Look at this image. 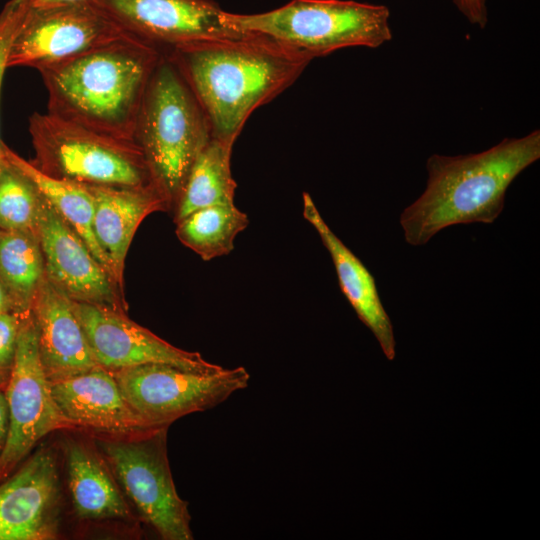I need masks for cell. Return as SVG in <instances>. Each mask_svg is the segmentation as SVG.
I'll list each match as a JSON object with an SVG mask.
<instances>
[{"label":"cell","instance_id":"1","mask_svg":"<svg viewBox=\"0 0 540 540\" xmlns=\"http://www.w3.org/2000/svg\"><path fill=\"white\" fill-rule=\"evenodd\" d=\"M164 53L204 110L212 137L233 144L252 112L293 84L314 59L249 32L196 41Z\"/></svg>","mask_w":540,"mask_h":540},{"label":"cell","instance_id":"2","mask_svg":"<svg viewBox=\"0 0 540 540\" xmlns=\"http://www.w3.org/2000/svg\"><path fill=\"white\" fill-rule=\"evenodd\" d=\"M539 158L538 129L478 153L431 155L425 190L400 215L405 241L422 246L453 225L493 223L504 209L509 186Z\"/></svg>","mask_w":540,"mask_h":540},{"label":"cell","instance_id":"3","mask_svg":"<svg viewBox=\"0 0 540 540\" xmlns=\"http://www.w3.org/2000/svg\"><path fill=\"white\" fill-rule=\"evenodd\" d=\"M162 54L155 46L126 35L40 69L48 95L47 112L134 141L142 98Z\"/></svg>","mask_w":540,"mask_h":540},{"label":"cell","instance_id":"4","mask_svg":"<svg viewBox=\"0 0 540 540\" xmlns=\"http://www.w3.org/2000/svg\"><path fill=\"white\" fill-rule=\"evenodd\" d=\"M211 137L204 110L176 64L163 52L142 98L134 141L172 211L196 157Z\"/></svg>","mask_w":540,"mask_h":540},{"label":"cell","instance_id":"5","mask_svg":"<svg viewBox=\"0 0 540 540\" xmlns=\"http://www.w3.org/2000/svg\"><path fill=\"white\" fill-rule=\"evenodd\" d=\"M389 18L385 5L351 0H292L264 13H223L231 29L271 37L313 58L348 47H380L392 39Z\"/></svg>","mask_w":540,"mask_h":540},{"label":"cell","instance_id":"6","mask_svg":"<svg viewBox=\"0 0 540 540\" xmlns=\"http://www.w3.org/2000/svg\"><path fill=\"white\" fill-rule=\"evenodd\" d=\"M34 150L30 160L42 173L83 185H155L135 141L100 133L49 112L29 117Z\"/></svg>","mask_w":540,"mask_h":540},{"label":"cell","instance_id":"7","mask_svg":"<svg viewBox=\"0 0 540 540\" xmlns=\"http://www.w3.org/2000/svg\"><path fill=\"white\" fill-rule=\"evenodd\" d=\"M125 400L151 429L168 427L180 417L212 409L247 388L246 368L196 372L163 363L111 371Z\"/></svg>","mask_w":540,"mask_h":540},{"label":"cell","instance_id":"8","mask_svg":"<svg viewBox=\"0 0 540 540\" xmlns=\"http://www.w3.org/2000/svg\"><path fill=\"white\" fill-rule=\"evenodd\" d=\"M166 431L99 439L98 445L140 516L158 535L192 540L188 503L178 495L169 467Z\"/></svg>","mask_w":540,"mask_h":540},{"label":"cell","instance_id":"9","mask_svg":"<svg viewBox=\"0 0 540 540\" xmlns=\"http://www.w3.org/2000/svg\"><path fill=\"white\" fill-rule=\"evenodd\" d=\"M126 35L90 1L29 6L10 43L7 68L26 66L39 71Z\"/></svg>","mask_w":540,"mask_h":540},{"label":"cell","instance_id":"10","mask_svg":"<svg viewBox=\"0 0 540 540\" xmlns=\"http://www.w3.org/2000/svg\"><path fill=\"white\" fill-rule=\"evenodd\" d=\"M5 386L9 432L0 453V479L7 477L44 436L70 425L53 398L40 359L31 311L23 317L13 367Z\"/></svg>","mask_w":540,"mask_h":540},{"label":"cell","instance_id":"11","mask_svg":"<svg viewBox=\"0 0 540 540\" xmlns=\"http://www.w3.org/2000/svg\"><path fill=\"white\" fill-rule=\"evenodd\" d=\"M96 362L110 370L163 363L196 372H213L222 366L208 362L198 352L175 347L132 321L124 309L73 301Z\"/></svg>","mask_w":540,"mask_h":540},{"label":"cell","instance_id":"12","mask_svg":"<svg viewBox=\"0 0 540 540\" xmlns=\"http://www.w3.org/2000/svg\"><path fill=\"white\" fill-rule=\"evenodd\" d=\"M127 34L162 52L242 32L228 27L213 0H88Z\"/></svg>","mask_w":540,"mask_h":540},{"label":"cell","instance_id":"13","mask_svg":"<svg viewBox=\"0 0 540 540\" xmlns=\"http://www.w3.org/2000/svg\"><path fill=\"white\" fill-rule=\"evenodd\" d=\"M35 233L47 277L72 301L126 310L124 292L43 195Z\"/></svg>","mask_w":540,"mask_h":540},{"label":"cell","instance_id":"14","mask_svg":"<svg viewBox=\"0 0 540 540\" xmlns=\"http://www.w3.org/2000/svg\"><path fill=\"white\" fill-rule=\"evenodd\" d=\"M58 508L56 459L41 449L0 484V540L55 538Z\"/></svg>","mask_w":540,"mask_h":540},{"label":"cell","instance_id":"15","mask_svg":"<svg viewBox=\"0 0 540 540\" xmlns=\"http://www.w3.org/2000/svg\"><path fill=\"white\" fill-rule=\"evenodd\" d=\"M40 359L50 382L93 369L96 362L73 301L46 275L31 308Z\"/></svg>","mask_w":540,"mask_h":540},{"label":"cell","instance_id":"16","mask_svg":"<svg viewBox=\"0 0 540 540\" xmlns=\"http://www.w3.org/2000/svg\"><path fill=\"white\" fill-rule=\"evenodd\" d=\"M50 385L59 410L70 424L126 436L156 430L134 412L112 372L100 365Z\"/></svg>","mask_w":540,"mask_h":540},{"label":"cell","instance_id":"17","mask_svg":"<svg viewBox=\"0 0 540 540\" xmlns=\"http://www.w3.org/2000/svg\"><path fill=\"white\" fill-rule=\"evenodd\" d=\"M94 200V233L106 255L114 281L124 292L128 249L142 221L154 212L171 211L156 185L119 187L87 185Z\"/></svg>","mask_w":540,"mask_h":540},{"label":"cell","instance_id":"18","mask_svg":"<svg viewBox=\"0 0 540 540\" xmlns=\"http://www.w3.org/2000/svg\"><path fill=\"white\" fill-rule=\"evenodd\" d=\"M303 217L316 230L329 252L342 293L358 318L373 333L386 358L394 360L396 342L393 325L381 302L374 277L331 230L306 192L303 193Z\"/></svg>","mask_w":540,"mask_h":540},{"label":"cell","instance_id":"19","mask_svg":"<svg viewBox=\"0 0 540 540\" xmlns=\"http://www.w3.org/2000/svg\"><path fill=\"white\" fill-rule=\"evenodd\" d=\"M69 489L78 517L129 519L131 513L105 462L82 442L65 447Z\"/></svg>","mask_w":540,"mask_h":540},{"label":"cell","instance_id":"20","mask_svg":"<svg viewBox=\"0 0 540 540\" xmlns=\"http://www.w3.org/2000/svg\"><path fill=\"white\" fill-rule=\"evenodd\" d=\"M2 148L4 156L33 181L40 193L80 235L94 257L113 278L109 261L94 233V200L88 186L50 177L12 151L4 142Z\"/></svg>","mask_w":540,"mask_h":540},{"label":"cell","instance_id":"21","mask_svg":"<svg viewBox=\"0 0 540 540\" xmlns=\"http://www.w3.org/2000/svg\"><path fill=\"white\" fill-rule=\"evenodd\" d=\"M232 147L233 143L211 137L200 151L173 209L175 223L199 208L234 203Z\"/></svg>","mask_w":540,"mask_h":540},{"label":"cell","instance_id":"22","mask_svg":"<svg viewBox=\"0 0 540 540\" xmlns=\"http://www.w3.org/2000/svg\"><path fill=\"white\" fill-rule=\"evenodd\" d=\"M44 275L43 254L35 231L0 229V279L17 312L30 311Z\"/></svg>","mask_w":540,"mask_h":540},{"label":"cell","instance_id":"23","mask_svg":"<svg viewBox=\"0 0 540 540\" xmlns=\"http://www.w3.org/2000/svg\"><path fill=\"white\" fill-rule=\"evenodd\" d=\"M175 224L179 241L210 261L233 250L236 236L246 229L249 219L233 203L199 208Z\"/></svg>","mask_w":540,"mask_h":540},{"label":"cell","instance_id":"24","mask_svg":"<svg viewBox=\"0 0 540 540\" xmlns=\"http://www.w3.org/2000/svg\"><path fill=\"white\" fill-rule=\"evenodd\" d=\"M42 194L3 154L0 162V229L34 230Z\"/></svg>","mask_w":540,"mask_h":540},{"label":"cell","instance_id":"25","mask_svg":"<svg viewBox=\"0 0 540 540\" xmlns=\"http://www.w3.org/2000/svg\"><path fill=\"white\" fill-rule=\"evenodd\" d=\"M28 313V312H27ZM26 314V313H25ZM25 314L0 313V384L9 379L17 347L18 335Z\"/></svg>","mask_w":540,"mask_h":540},{"label":"cell","instance_id":"26","mask_svg":"<svg viewBox=\"0 0 540 540\" xmlns=\"http://www.w3.org/2000/svg\"><path fill=\"white\" fill-rule=\"evenodd\" d=\"M29 8L27 0H10L0 12V45L22 22Z\"/></svg>","mask_w":540,"mask_h":540},{"label":"cell","instance_id":"27","mask_svg":"<svg viewBox=\"0 0 540 540\" xmlns=\"http://www.w3.org/2000/svg\"><path fill=\"white\" fill-rule=\"evenodd\" d=\"M458 10L467 20L484 28L488 22L487 0H453Z\"/></svg>","mask_w":540,"mask_h":540},{"label":"cell","instance_id":"28","mask_svg":"<svg viewBox=\"0 0 540 540\" xmlns=\"http://www.w3.org/2000/svg\"><path fill=\"white\" fill-rule=\"evenodd\" d=\"M9 432V408L5 390L0 386V453L5 445Z\"/></svg>","mask_w":540,"mask_h":540},{"label":"cell","instance_id":"29","mask_svg":"<svg viewBox=\"0 0 540 540\" xmlns=\"http://www.w3.org/2000/svg\"><path fill=\"white\" fill-rule=\"evenodd\" d=\"M18 27L15 30H13L11 33H9L4 38V40L2 41V43L0 45V97H1V90H2V83H3L4 73H5V70L7 69V57H8L9 46H10V43H11V41L13 39V36H14L15 32L17 31ZM2 144H3V141L0 139V162H1L2 158H3Z\"/></svg>","mask_w":540,"mask_h":540},{"label":"cell","instance_id":"30","mask_svg":"<svg viewBox=\"0 0 540 540\" xmlns=\"http://www.w3.org/2000/svg\"><path fill=\"white\" fill-rule=\"evenodd\" d=\"M5 312H17V310L8 290L0 279V313Z\"/></svg>","mask_w":540,"mask_h":540},{"label":"cell","instance_id":"31","mask_svg":"<svg viewBox=\"0 0 540 540\" xmlns=\"http://www.w3.org/2000/svg\"><path fill=\"white\" fill-rule=\"evenodd\" d=\"M88 0H27L30 7H48L55 5H64Z\"/></svg>","mask_w":540,"mask_h":540},{"label":"cell","instance_id":"32","mask_svg":"<svg viewBox=\"0 0 540 540\" xmlns=\"http://www.w3.org/2000/svg\"><path fill=\"white\" fill-rule=\"evenodd\" d=\"M0 386H3V385L0 384Z\"/></svg>","mask_w":540,"mask_h":540}]
</instances>
